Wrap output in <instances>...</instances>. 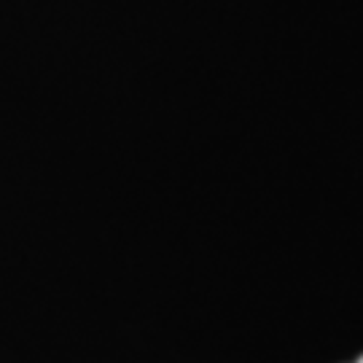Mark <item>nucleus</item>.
<instances>
[{"label": "nucleus", "instance_id": "nucleus-1", "mask_svg": "<svg viewBox=\"0 0 363 363\" xmlns=\"http://www.w3.org/2000/svg\"><path fill=\"white\" fill-rule=\"evenodd\" d=\"M355 363H363V355H361V358H358V361H355Z\"/></svg>", "mask_w": 363, "mask_h": 363}]
</instances>
